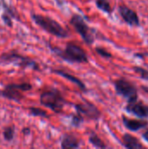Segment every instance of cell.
<instances>
[{"mask_svg": "<svg viewBox=\"0 0 148 149\" xmlns=\"http://www.w3.org/2000/svg\"><path fill=\"white\" fill-rule=\"evenodd\" d=\"M57 2H58L59 4H61V3H63V0H57Z\"/></svg>", "mask_w": 148, "mask_h": 149, "instance_id": "23", "label": "cell"}, {"mask_svg": "<svg viewBox=\"0 0 148 149\" xmlns=\"http://www.w3.org/2000/svg\"><path fill=\"white\" fill-rule=\"evenodd\" d=\"M76 110L79 113L84 114L89 119L97 120L99 117V111L92 103L88 101H84L83 103L76 105Z\"/></svg>", "mask_w": 148, "mask_h": 149, "instance_id": "7", "label": "cell"}, {"mask_svg": "<svg viewBox=\"0 0 148 149\" xmlns=\"http://www.w3.org/2000/svg\"><path fill=\"white\" fill-rule=\"evenodd\" d=\"M32 19L35 21V23L38 25H39L44 31H46L47 32H49L56 37L66 38L68 36L67 31L57 21H55L54 19H52L49 17L33 14Z\"/></svg>", "mask_w": 148, "mask_h": 149, "instance_id": "1", "label": "cell"}, {"mask_svg": "<svg viewBox=\"0 0 148 149\" xmlns=\"http://www.w3.org/2000/svg\"><path fill=\"white\" fill-rule=\"evenodd\" d=\"M54 72L57 73V74H58V75H60V76H62V77H64V78H65V79H67L68 80L72 81V83L76 84L81 90H84V91L85 90V84H84L80 79H79L78 78L72 76V74H69V73H67V72H65L58 71V70L54 71Z\"/></svg>", "mask_w": 148, "mask_h": 149, "instance_id": "13", "label": "cell"}, {"mask_svg": "<svg viewBox=\"0 0 148 149\" xmlns=\"http://www.w3.org/2000/svg\"><path fill=\"white\" fill-rule=\"evenodd\" d=\"M120 13L123 19L129 24L130 25H139L140 24V19L135 11L131 10L130 8L126 7V5L120 6Z\"/></svg>", "mask_w": 148, "mask_h": 149, "instance_id": "9", "label": "cell"}, {"mask_svg": "<svg viewBox=\"0 0 148 149\" xmlns=\"http://www.w3.org/2000/svg\"><path fill=\"white\" fill-rule=\"evenodd\" d=\"M30 111L31 113V114L35 115V116H41V117H47V113L45 111L39 109V108H35V107H31L30 108Z\"/></svg>", "mask_w": 148, "mask_h": 149, "instance_id": "17", "label": "cell"}, {"mask_svg": "<svg viewBox=\"0 0 148 149\" xmlns=\"http://www.w3.org/2000/svg\"><path fill=\"white\" fill-rule=\"evenodd\" d=\"M96 52H97V53L99 54L101 57H104V58H111V57H112V54H111L110 52H108L107 51H106L105 49L97 47V48H96Z\"/></svg>", "mask_w": 148, "mask_h": 149, "instance_id": "19", "label": "cell"}, {"mask_svg": "<svg viewBox=\"0 0 148 149\" xmlns=\"http://www.w3.org/2000/svg\"><path fill=\"white\" fill-rule=\"evenodd\" d=\"M62 148H78L79 147V141L72 135H65L61 142Z\"/></svg>", "mask_w": 148, "mask_h": 149, "instance_id": "12", "label": "cell"}, {"mask_svg": "<svg viewBox=\"0 0 148 149\" xmlns=\"http://www.w3.org/2000/svg\"><path fill=\"white\" fill-rule=\"evenodd\" d=\"M123 144L126 148L129 149H140L143 148L141 143L129 134H126L123 136Z\"/></svg>", "mask_w": 148, "mask_h": 149, "instance_id": "11", "label": "cell"}, {"mask_svg": "<svg viewBox=\"0 0 148 149\" xmlns=\"http://www.w3.org/2000/svg\"><path fill=\"white\" fill-rule=\"evenodd\" d=\"M3 19L6 22V24L9 25V26H11V22H10V20L7 17V16H5V15H3Z\"/></svg>", "mask_w": 148, "mask_h": 149, "instance_id": "21", "label": "cell"}, {"mask_svg": "<svg viewBox=\"0 0 148 149\" xmlns=\"http://www.w3.org/2000/svg\"><path fill=\"white\" fill-rule=\"evenodd\" d=\"M89 141L96 148H106V145L104 144V142L98 136H96L95 134L91 135L90 138H89Z\"/></svg>", "mask_w": 148, "mask_h": 149, "instance_id": "15", "label": "cell"}, {"mask_svg": "<svg viewBox=\"0 0 148 149\" xmlns=\"http://www.w3.org/2000/svg\"><path fill=\"white\" fill-rule=\"evenodd\" d=\"M96 4H97L99 9H100L101 10H103L105 12L110 13L112 11L111 5H110L109 2L107 0H97Z\"/></svg>", "mask_w": 148, "mask_h": 149, "instance_id": "14", "label": "cell"}, {"mask_svg": "<svg viewBox=\"0 0 148 149\" xmlns=\"http://www.w3.org/2000/svg\"><path fill=\"white\" fill-rule=\"evenodd\" d=\"M55 52L60 56L63 59L69 62L84 63L87 62V56L85 51L74 44H68L65 51H61L58 48L54 49Z\"/></svg>", "mask_w": 148, "mask_h": 149, "instance_id": "2", "label": "cell"}, {"mask_svg": "<svg viewBox=\"0 0 148 149\" xmlns=\"http://www.w3.org/2000/svg\"><path fill=\"white\" fill-rule=\"evenodd\" d=\"M14 134V128L13 127H8L3 132V136L7 141H10L13 138Z\"/></svg>", "mask_w": 148, "mask_h": 149, "instance_id": "18", "label": "cell"}, {"mask_svg": "<svg viewBox=\"0 0 148 149\" xmlns=\"http://www.w3.org/2000/svg\"><path fill=\"white\" fill-rule=\"evenodd\" d=\"M31 88V86L27 83H23V84H13V85H9L5 88V90L2 93L3 96L7 97L8 99L10 100H19L22 98L21 95V91H28Z\"/></svg>", "mask_w": 148, "mask_h": 149, "instance_id": "6", "label": "cell"}, {"mask_svg": "<svg viewBox=\"0 0 148 149\" xmlns=\"http://www.w3.org/2000/svg\"><path fill=\"white\" fill-rule=\"evenodd\" d=\"M143 138L145 139V141H147L148 142V130L143 134Z\"/></svg>", "mask_w": 148, "mask_h": 149, "instance_id": "22", "label": "cell"}, {"mask_svg": "<svg viewBox=\"0 0 148 149\" xmlns=\"http://www.w3.org/2000/svg\"><path fill=\"white\" fill-rule=\"evenodd\" d=\"M123 123L126 127L131 131H138L141 128L146 127L148 125L147 121L145 120H130L128 118H123Z\"/></svg>", "mask_w": 148, "mask_h": 149, "instance_id": "10", "label": "cell"}, {"mask_svg": "<svg viewBox=\"0 0 148 149\" xmlns=\"http://www.w3.org/2000/svg\"><path fill=\"white\" fill-rule=\"evenodd\" d=\"M115 89L117 93L125 98L128 102L135 101L138 99L136 87L126 79H118L115 82Z\"/></svg>", "mask_w": 148, "mask_h": 149, "instance_id": "4", "label": "cell"}, {"mask_svg": "<svg viewBox=\"0 0 148 149\" xmlns=\"http://www.w3.org/2000/svg\"><path fill=\"white\" fill-rule=\"evenodd\" d=\"M72 25L75 28L77 32L80 34L82 38L85 40V43L88 45H91L93 43V35L92 32V30L89 28V26L86 24L85 20L79 16V15H74L71 19Z\"/></svg>", "mask_w": 148, "mask_h": 149, "instance_id": "5", "label": "cell"}, {"mask_svg": "<svg viewBox=\"0 0 148 149\" xmlns=\"http://www.w3.org/2000/svg\"><path fill=\"white\" fill-rule=\"evenodd\" d=\"M40 102L44 107L51 108L55 113H60L65 105V100L56 90L44 92L40 96Z\"/></svg>", "mask_w": 148, "mask_h": 149, "instance_id": "3", "label": "cell"}, {"mask_svg": "<svg viewBox=\"0 0 148 149\" xmlns=\"http://www.w3.org/2000/svg\"><path fill=\"white\" fill-rule=\"evenodd\" d=\"M133 70L136 73H138L140 78L144 79H147L148 80V71L142 68V67H140V66H135L133 67Z\"/></svg>", "mask_w": 148, "mask_h": 149, "instance_id": "16", "label": "cell"}, {"mask_svg": "<svg viewBox=\"0 0 148 149\" xmlns=\"http://www.w3.org/2000/svg\"><path fill=\"white\" fill-rule=\"evenodd\" d=\"M82 121H83V118H82L81 114L79 113H77V115H75V116L72 117V124H73L74 126H76V127L79 126V124H80Z\"/></svg>", "mask_w": 148, "mask_h": 149, "instance_id": "20", "label": "cell"}, {"mask_svg": "<svg viewBox=\"0 0 148 149\" xmlns=\"http://www.w3.org/2000/svg\"><path fill=\"white\" fill-rule=\"evenodd\" d=\"M126 110L139 118L148 117V106H146L142 102H139L137 100L128 102V105L126 107Z\"/></svg>", "mask_w": 148, "mask_h": 149, "instance_id": "8", "label": "cell"}]
</instances>
